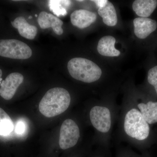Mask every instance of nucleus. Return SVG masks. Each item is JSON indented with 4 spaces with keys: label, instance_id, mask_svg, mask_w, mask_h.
Listing matches in <instances>:
<instances>
[{
    "label": "nucleus",
    "instance_id": "1",
    "mask_svg": "<svg viewBox=\"0 0 157 157\" xmlns=\"http://www.w3.org/2000/svg\"><path fill=\"white\" fill-rule=\"evenodd\" d=\"M117 121L118 141L138 147L141 143L148 140L151 134L149 124L132 100L125 101L120 107Z\"/></svg>",
    "mask_w": 157,
    "mask_h": 157
},
{
    "label": "nucleus",
    "instance_id": "2",
    "mask_svg": "<svg viewBox=\"0 0 157 157\" xmlns=\"http://www.w3.org/2000/svg\"><path fill=\"white\" fill-rule=\"evenodd\" d=\"M119 112L120 107L113 102H98L90 108V122L96 132L98 145L101 148H108L113 126L118 120Z\"/></svg>",
    "mask_w": 157,
    "mask_h": 157
},
{
    "label": "nucleus",
    "instance_id": "3",
    "mask_svg": "<svg viewBox=\"0 0 157 157\" xmlns=\"http://www.w3.org/2000/svg\"><path fill=\"white\" fill-rule=\"evenodd\" d=\"M71 98L67 90L56 87L48 90L39 103L40 113L47 117H53L67 110Z\"/></svg>",
    "mask_w": 157,
    "mask_h": 157
},
{
    "label": "nucleus",
    "instance_id": "4",
    "mask_svg": "<svg viewBox=\"0 0 157 157\" xmlns=\"http://www.w3.org/2000/svg\"><path fill=\"white\" fill-rule=\"evenodd\" d=\"M67 68L73 78L85 83L98 82L102 76V70L98 65L83 58L71 59L68 62Z\"/></svg>",
    "mask_w": 157,
    "mask_h": 157
},
{
    "label": "nucleus",
    "instance_id": "5",
    "mask_svg": "<svg viewBox=\"0 0 157 157\" xmlns=\"http://www.w3.org/2000/svg\"><path fill=\"white\" fill-rule=\"evenodd\" d=\"M32 55V49L24 42L16 39L0 40V56L26 59L30 58Z\"/></svg>",
    "mask_w": 157,
    "mask_h": 157
},
{
    "label": "nucleus",
    "instance_id": "6",
    "mask_svg": "<svg viewBox=\"0 0 157 157\" xmlns=\"http://www.w3.org/2000/svg\"><path fill=\"white\" fill-rule=\"evenodd\" d=\"M80 138V128L72 119L64 121L60 130L59 145L63 150L72 148L76 146Z\"/></svg>",
    "mask_w": 157,
    "mask_h": 157
},
{
    "label": "nucleus",
    "instance_id": "7",
    "mask_svg": "<svg viewBox=\"0 0 157 157\" xmlns=\"http://www.w3.org/2000/svg\"><path fill=\"white\" fill-rule=\"evenodd\" d=\"M24 79L23 76L19 73L9 74L1 83L0 96L5 100H11L19 86L22 83Z\"/></svg>",
    "mask_w": 157,
    "mask_h": 157
},
{
    "label": "nucleus",
    "instance_id": "8",
    "mask_svg": "<svg viewBox=\"0 0 157 157\" xmlns=\"http://www.w3.org/2000/svg\"><path fill=\"white\" fill-rule=\"evenodd\" d=\"M133 24L135 36L140 39H144L148 37L157 27L156 21L147 17L135 18Z\"/></svg>",
    "mask_w": 157,
    "mask_h": 157
},
{
    "label": "nucleus",
    "instance_id": "9",
    "mask_svg": "<svg viewBox=\"0 0 157 157\" xmlns=\"http://www.w3.org/2000/svg\"><path fill=\"white\" fill-rule=\"evenodd\" d=\"M96 19L97 15L94 13L84 9L76 10L70 15L72 25L79 29L88 27Z\"/></svg>",
    "mask_w": 157,
    "mask_h": 157
},
{
    "label": "nucleus",
    "instance_id": "10",
    "mask_svg": "<svg viewBox=\"0 0 157 157\" xmlns=\"http://www.w3.org/2000/svg\"><path fill=\"white\" fill-rule=\"evenodd\" d=\"M38 22L42 29L52 28L54 32L58 35H61L63 33L62 26L63 21L53 14L45 11L40 12L38 16Z\"/></svg>",
    "mask_w": 157,
    "mask_h": 157
},
{
    "label": "nucleus",
    "instance_id": "11",
    "mask_svg": "<svg viewBox=\"0 0 157 157\" xmlns=\"http://www.w3.org/2000/svg\"><path fill=\"white\" fill-rule=\"evenodd\" d=\"M132 101L149 124L157 123V101L137 103L133 100Z\"/></svg>",
    "mask_w": 157,
    "mask_h": 157
},
{
    "label": "nucleus",
    "instance_id": "12",
    "mask_svg": "<svg viewBox=\"0 0 157 157\" xmlns=\"http://www.w3.org/2000/svg\"><path fill=\"white\" fill-rule=\"evenodd\" d=\"M11 24L18 30L20 35L26 39L32 40L36 36L38 32L36 27L30 25L22 16L16 17L14 21H11Z\"/></svg>",
    "mask_w": 157,
    "mask_h": 157
},
{
    "label": "nucleus",
    "instance_id": "13",
    "mask_svg": "<svg viewBox=\"0 0 157 157\" xmlns=\"http://www.w3.org/2000/svg\"><path fill=\"white\" fill-rule=\"evenodd\" d=\"M116 39L112 36H105L101 38L98 42L97 49L98 52L105 56H118L120 55L119 51L116 49Z\"/></svg>",
    "mask_w": 157,
    "mask_h": 157
},
{
    "label": "nucleus",
    "instance_id": "14",
    "mask_svg": "<svg viewBox=\"0 0 157 157\" xmlns=\"http://www.w3.org/2000/svg\"><path fill=\"white\" fill-rule=\"evenodd\" d=\"M157 6L156 0H136L132 8L137 15L142 17H147L151 15Z\"/></svg>",
    "mask_w": 157,
    "mask_h": 157
},
{
    "label": "nucleus",
    "instance_id": "15",
    "mask_svg": "<svg viewBox=\"0 0 157 157\" xmlns=\"http://www.w3.org/2000/svg\"><path fill=\"white\" fill-rule=\"evenodd\" d=\"M98 13L103 18V22L109 26H114L117 23V17L114 6L108 1L105 6L99 8Z\"/></svg>",
    "mask_w": 157,
    "mask_h": 157
},
{
    "label": "nucleus",
    "instance_id": "16",
    "mask_svg": "<svg viewBox=\"0 0 157 157\" xmlns=\"http://www.w3.org/2000/svg\"><path fill=\"white\" fill-rule=\"evenodd\" d=\"M14 128V123L11 117L0 107V136L9 135Z\"/></svg>",
    "mask_w": 157,
    "mask_h": 157
},
{
    "label": "nucleus",
    "instance_id": "17",
    "mask_svg": "<svg viewBox=\"0 0 157 157\" xmlns=\"http://www.w3.org/2000/svg\"><path fill=\"white\" fill-rule=\"evenodd\" d=\"M70 1H49V9L57 16H65L67 14V8L70 6Z\"/></svg>",
    "mask_w": 157,
    "mask_h": 157
},
{
    "label": "nucleus",
    "instance_id": "18",
    "mask_svg": "<svg viewBox=\"0 0 157 157\" xmlns=\"http://www.w3.org/2000/svg\"><path fill=\"white\" fill-rule=\"evenodd\" d=\"M116 157H147L146 155H139L128 147H120L117 148Z\"/></svg>",
    "mask_w": 157,
    "mask_h": 157
},
{
    "label": "nucleus",
    "instance_id": "19",
    "mask_svg": "<svg viewBox=\"0 0 157 157\" xmlns=\"http://www.w3.org/2000/svg\"><path fill=\"white\" fill-rule=\"evenodd\" d=\"M147 81L154 87L157 94V66L149 70L147 73Z\"/></svg>",
    "mask_w": 157,
    "mask_h": 157
},
{
    "label": "nucleus",
    "instance_id": "20",
    "mask_svg": "<svg viewBox=\"0 0 157 157\" xmlns=\"http://www.w3.org/2000/svg\"><path fill=\"white\" fill-rule=\"evenodd\" d=\"M25 125L24 122L20 121L17 122L15 128V132L17 135H22L25 131Z\"/></svg>",
    "mask_w": 157,
    "mask_h": 157
},
{
    "label": "nucleus",
    "instance_id": "21",
    "mask_svg": "<svg viewBox=\"0 0 157 157\" xmlns=\"http://www.w3.org/2000/svg\"><path fill=\"white\" fill-rule=\"evenodd\" d=\"M92 1L95 3L96 6L98 7V9L104 7L108 2L107 0H95Z\"/></svg>",
    "mask_w": 157,
    "mask_h": 157
},
{
    "label": "nucleus",
    "instance_id": "22",
    "mask_svg": "<svg viewBox=\"0 0 157 157\" xmlns=\"http://www.w3.org/2000/svg\"><path fill=\"white\" fill-rule=\"evenodd\" d=\"M2 70L0 69V81L2 80Z\"/></svg>",
    "mask_w": 157,
    "mask_h": 157
},
{
    "label": "nucleus",
    "instance_id": "23",
    "mask_svg": "<svg viewBox=\"0 0 157 157\" xmlns=\"http://www.w3.org/2000/svg\"><path fill=\"white\" fill-rule=\"evenodd\" d=\"M33 18V17H32V16H29V19H31V18Z\"/></svg>",
    "mask_w": 157,
    "mask_h": 157
},
{
    "label": "nucleus",
    "instance_id": "24",
    "mask_svg": "<svg viewBox=\"0 0 157 157\" xmlns=\"http://www.w3.org/2000/svg\"><path fill=\"white\" fill-rule=\"evenodd\" d=\"M35 16H36V17H38V15L37 14H36V15H35Z\"/></svg>",
    "mask_w": 157,
    "mask_h": 157
},
{
    "label": "nucleus",
    "instance_id": "25",
    "mask_svg": "<svg viewBox=\"0 0 157 157\" xmlns=\"http://www.w3.org/2000/svg\"><path fill=\"white\" fill-rule=\"evenodd\" d=\"M78 2H83V1H78Z\"/></svg>",
    "mask_w": 157,
    "mask_h": 157
}]
</instances>
